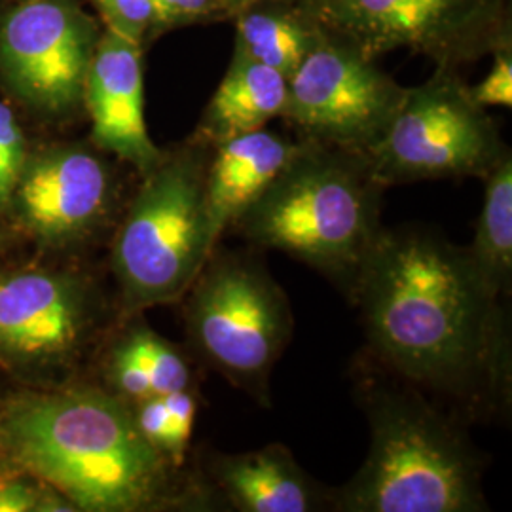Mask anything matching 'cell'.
Listing matches in <instances>:
<instances>
[{
    "instance_id": "obj_1",
    "label": "cell",
    "mask_w": 512,
    "mask_h": 512,
    "mask_svg": "<svg viewBox=\"0 0 512 512\" xmlns=\"http://www.w3.org/2000/svg\"><path fill=\"white\" fill-rule=\"evenodd\" d=\"M385 365L414 384L463 395L505 368L497 300L467 249L425 228H384L351 291Z\"/></svg>"
},
{
    "instance_id": "obj_2",
    "label": "cell",
    "mask_w": 512,
    "mask_h": 512,
    "mask_svg": "<svg viewBox=\"0 0 512 512\" xmlns=\"http://www.w3.org/2000/svg\"><path fill=\"white\" fill-rule=\"evenodd\" d=\"M0 463L90 512L156 509L171 499L175 467L141 435L129 403L97 387L29 391L2 404Z\"/></svg>"
},
{
    "instance_id": "obj_3",
    "label": "cell",
    "mask_w": 512,
    "mask_h": 512,
    "mask_svg": "<svg viewBox=\"0 0 512 512\" xmlns=\"http://www.w3.org/2000/svg\"><path fill=\"white\" fill-rule=\"evenodd\" d=\"M382 192L368 156L298 139L291 160L232 230L327 275L351 294L382 234Z\"/></svg>"
},
{
    "instance_id": "obj_4",
    "label": "cell",
    "mask_w": 512,
    "mask_h": 512,
    "mask_svg": "<svg viewBox=\"0 0 512 512\" xmlns=\"http://www.w3.org/2000/svg\"><path fill=\"white\" fill-rule=\"evenodd\" d=\"M370 450L357 475L332 490V511H488L471 442L408 387L366 389Z\"/></svg>"
},
{
    "instance_id": "obj_5",
    "label": "cell",
    "mask_w": 512,
    "mask_h": 512,
    "mask_svg": "<svg viewBox=\"0 0 512 512\" xmlns=\"http://www.w3.org/2000/svg\"><path fill=\"white\" fill-rule=\"evenodd\" d=\"M211 150L192 137L143 175L112 243V270L129 313L181 300L217 249L205 207Z\"/></svg>"
},
{
    "instance_id": "obj_6",
    "label": "cell",
    "mask_w": 512,
    "mask_h": 512,
    "mask_svg": "<svg viewBox=\"0 0 512 512\" xmlns=\"http://www.w3.org/2000/svg\"><path fill=\"white\" fill-rule=\"evenodd\" d=\"M188 293L192 348L230 384L268 406L270 374L293 338L285 291L256 256L213 251Z\"/></svg>"
},
{
    "instance_id": "obj_7",
    "label": "cell",
    "mask_w": 512,
    "mask_h": 512,
    "mask_svg": "<svg viewBox=\"0 0 512 512\" xmlns=\"http://www.w3.org/2000/svg\"><path fill=\"white\" fill-rule=\"evenodd\" d=\"M511 150L458 71L406 88L382 141L366 152L382 186L437 179H484Z\"/></svg>"
},
{
    "instance_id": "obj_8",
    "label": "cell",
    "mask_w": 512,
    "mask_h": 512,
    "mask_svg": "<svg viewBox=\"0 0 512 512\" xmlns=\"http://www.w3.org/2000/svg\"><path fill=\"white\" fill-rule=\"evenodd\" d=\"M329 31L376 59L406 48L458 71L512 44L511 0H304Z\"/></svg>"
},
{
    "instance_id": "obj_9",
    "label": "cell",
    "mask_w": 512,
    "mask_h": 512,
    "mask_svg": "<svg viewBox=\"0 0 512 512\" xmlns=\"http://www.w3.org/2000/svg\"><path fill=\"white\" fill-rule=\"evenodd\" d=\"M287 82L281 118L298 139L363 154L382 141L406 93L376 59L329 31Z\"/></svg>"
},
{
    "instance_id": "obj_10",
    "label": "cell",
    "mask_w": 512,
    "mask_h": 512,
    "mask_svg": "<svg viewBox=\"0 0 512 512\" xmlns=\"http://www.w3.org/2000/svg\"><path fill=\"white\" fill-rule=\"evenodd\" d=\"M101 33L73 0H29L0 27V69L21 99L48 112L73 110Z\"/></svg>"
},
{
    "instance_id": "obj_11",
    "label": "cell",
    "mask_w": 512,
    "mask_h": 512,
    "mask_svg": "<svg viewBox=\"0 0 512 512\" xmlns=\"http://www.w3.org/2000/svg\"><path fill=\"white\" fill-rule=\"evenodd\" d=\"M107 164L82 147H57L27 158L10 207L38 241L65 249L93 236L112 209Z\"/></svg>"
},
{
    "instance_id": "obj_12",
    "label": "cell",
    "mask_w": 512,
    "mask_h": 512,
    "mask_svg": "<svg viewBox=\"0 0 512 512\" xmlns=\"http://www.w3.org/2000/svg\"><path fill=\"white\" fill-rule=\"evenodd\" d=\"M93 296L78 275L21 270L0 277V363H63L92 329Z\"/></svg>"
},
{
    "instance_id": "obj_13",
    "label": "cell",
    "mask_w": 512,
    "mask_h": 512,
    "mask_svg": "<svg viewBox=\"0 0 512 512\" xmlns=\"http://www.w3.org/2000/svg\"><path fill=\"white\" fill-rule=\"evenodd\" d=\"M82 103L92 118L95 147L137 167L141 175L164 152L150 139L145 120V76L141 44L105 31L95 46Z\"/></svg>"
},
{
    "instance_id": "obj_14",
    "label": "cell",
    "mask_w": 512,
    "mask_h": 512,
    "mask_svg": "<svg viewBox=\"0 0 512 512\" xmlns=\"http://www.w3.org/2000/svg\"><path fill=\"white\" fill-rule=\"evenodd\" d=\"M209 476L232 509L241 512H315L332 509L325 490L279 442L241 454L213 452Z\"/></svg>"
},
{
    "instance_id": "obj_15",
    "label": "cell",
    "mask_w": 512,
    "mask_h": 512,
    "mask_svg": "<svg viewBox=\"0 0 512 512\" xmlns=\"http://www.w3.org/2000/svg\"><path fill=\"white\" fill-rule=\"evenodd\" d=\"M296 145L298 139L262 128L213 147L205 171V207L217 245L291 160Z\"/></svg>"
},
{
    "instance_id": "obj_16",
    "label": "cell",
    "mask_w": 512,
    "mask_h": 512,
    "mask_svg": "<svg viewBox=\"0 0 512 512\" xmlns=\"http://www.w3.org/2000/svg\"><path fill=\"white\" fill-rule=\"evenodd\" d=\"M287 78L234 48L230 65L205 107L196 141L209 147L266 128L281 118L287 103Z\"/></svg>"
},
{
    "instance_id": "obj_17",
    "label": "cell",
    "mask_w": 512,
    "mask_h": 512,
    "mask_svg": "<svg viewBox=\"0 0 512 512\" xmlns=\"http://www.w3.org/2000/svg\"><path fill=\"white\" fill-rule=\"evenodd\" d=\"M234 48L287 80L327 29L304 0H256L234 14Z\"/></svg>"
},
{
    "instance_id": "obj_18",
    "label": "cell",
    "mask_w": 512,
    "mask_h": 512,
    "mask_svg": "<svg viewBox=\"0 0 512 512\" xmlns=\"http://www.w3.org/2000/svg\"><path fill=\"white\" fill-rule=\"evenodd\" d=\"M107 380L116 397L133 404L188 389L192 370L173 344L147 325H137L110 351Z\"/></svg>"
},
{
    "instance_id": "obj_19",
    "label": "cell",
    "mask_w": 512,
    "mask_h": 512,
    "mask_svg": "<svg viewBox=\"0 0 512 512\" xmlns=\"http://www.w3.org/2000/svg\"><path fill=\"white\" fill-rule=\"evenodd\" d=\"M484 203L467 253L484 287L499 298L512 281V156L511 152L484 177Z\"/></svg>"
},
{
    "instance_id": "obj_20",
    "label": "cell",
    "mask_w": 512,
    "mask_h": 512,
    "mask_svg": "<svg viewBox=\"0 0 512 512\" xmlns=\"http://www.w3.org/2000/svg\"><path fill=\"white\" fill-rule=\"evenodd\" d=\"M25 162L27 152L23 131L14 112L0 101V211L10 207Z\"/></svg>"
},
{
    "instance_id": "obj_21",
    "label": "cell",
    "mask_w": 512,
    "mask_h": 512,
    "mask_svg": "<svg viewBox=\"0 0 512 512\" xmlns=\"http://www.w3.org/2000/svg\"><path fill=\"white\" fill-rule=\"evenodd\" d=\"M107 29L143 46L148 33L158 31V19L150 0H93Z\"/></svg>"
},
{
    "instance_id": "obj_22",
    "label": "cell",
    "mask_w": 512,
    "mask_h": 512,
    "mask_svg": "<svg viewBox=\"0 0 512 512\" xmlns=\"http://www.w3.org/2000/svg\"><path fill=\"white\" fill-rule=\"evenodd\" d=\"M164 399L167 404V414H169V439H167L165 456L175 467H179L184 463L186 450L192 437L194 420L198 412V399L190 391V387L167 393Z\"/></svg>"
},
{
    "instance_id": "obj_23",
    "label": "cell",
    "mask_w": 512,
    "mask_h": 512,
    "mask_svg": "<svg viewBox=\"0 0 512 512\" xmlns=\"http://www.w3.org/2000/svg\"><path fill=\"white\" fill-rule=\"evenodd\" d=\"M158 19V31L190 25L230 19L226 6L220 0H150Z\"/></svg>"
},
{
    "instance_id": "obj_24",
    "label": "cell",
    "mask_w": 512,
    "mask_h": 512,
    "mask_svg": "<svg viewBox=\"0 0 512 512\" xmlns=\"http://www.w3.org/2000/svg\"><path fill=\"white\" fill-rule=\"evenodd\" d=\"M494 65L488 76L471 88V95L480 107H512V44L495 50Z\"/></svg>"
},
{
    "instance_id": "obj_25",
    "label": "cell",
    "mask_w": 512,
    "mask_h": 512,
    "mask_svg": "<svg viewBox=\"0 0 512 512\" xmlns=\"http://www.w3.org/2000/svg\"><path fill=\"white\" fill-rule=\"evenodd\" d=\"M37 490L21 478H0V512L37 511Z\"/></svg>"
},
{
    "instance_id": "obj_26",
    "label": "cell",
    "mask_w": 512,
    "mask_h": 512,
    "mask_svg": "<svg viewBox=\"0 0 512 512\" xmlns=\"http://www.w3.org/2000/svg\"><path fill=\"white\" fill-rule=\"evenodd\" d=\"M224 6H226V10H228V14H230V19L234 18V14L239 12L241 8H245V6H249L251 2H256V0H220Z\"/></svg>"
}]
</instances>
